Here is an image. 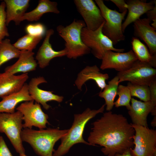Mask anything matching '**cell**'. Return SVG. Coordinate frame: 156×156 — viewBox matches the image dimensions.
I'll use <instances>...</instances> for the list:
<instances>
[{
    "label": "cell",
    "mask_w": 156,
    "mask_h": 156,
    "mask_svg": "<svg viewBox=\"0 0 156 156\" xmlns=\"http://www.w3.org/2000/svg\"><path fill=\"white\" fill-rule=\"evenodd\" d=\"M92 125L88 142L92 146H102L101 150L105 155L121 154L134 146L135 130L132 124L122 114L108 111Z\"/></svg>",
    "instance_id": "6da1fadb"
},
{
    "label": "cell",
    "mask_w": 156,
    "mask_h": 156,
    "mask_svg": "<svg viewBox=\"0 0 156 156\" xmlns=\"http://www.w3.org/2000/svg\"><path fill=\"white\" fill-rule=\"evenodd\" d=\"M68 129L49 128L35 130L25 128L21 133L22 141L29 144L40 156H53L55 143L67 133Z\"/></svg>",
    "instance_id": "7a4b0ae2"
},
{
    "label": "cell",
    "mask_w": 156,
    "mask_h": 156,
    "mask_svg": "<svg viewBox=\"0 0 156 156\" xmlns=\"http://www.w3.org/2000/svg\"><path fill=\"white\" fill-rule=\"evenodd\" d=\"M105 106V104L97 110H92L88 108L81 114H74L71 127L68 129L67 134L61 139V143L57 149L54 151L53 156H63L69 151L72 146L77 143L91 145L83 138L85 126L89 120L97 114L103 113Z\"/></svg>",
    "instance_id": "3957f363"
},
{
    "label": "cell",
    "mask_w": 156,
    "mask_h": 156,
    "mask_svg": "<svg viewBox=\"0 0 156 156\" xmlns=\"http://www.w3.org/2000/svg\"><path fill=\"white\" fill-rule=\"evenodd\" d=\"M85 27L83 21L75 19L66 26H57V31L65 42L68 58L76 59L90 53V49L83 43L81 38V30Z\"/></svg>",
    "instance_id": "277c9868"
},
{
    "label": "cell",
    "mask_w": 156,
    "mask_h": 156,
    "mask_svg": "<svg viewBox=\"0 0 156 156\" xmlns=\"http://www.w3.org/2000/svg\"><path fill=\"white\" fill-rule=\"evenodd\" d=\"M95 1L105 20L102 29L103 34L111 40L114 45L124 40L125 36L122 31V22L127 10L119 12L108 8L102 0H95Z\"/></svg>",
    "instance_id": "5b68a950"
},
{
    "label": "cell",
    "mask_w": 156,
    "mask_h": 156,
    "mask_svg": "<svg viewBox=\"0 0 156 156\" xmlns=\"http://www.w3.org/2000/svg\"><path fill=\"white\" fill-rule=\"evenodd\" d=\"M23 117L18 110L13 113L0 112V132L5 134L19 155L25 154L21 138Z\"/></svg>",
    "instance_id": "8992f818"
},
{
    "label": "cell",
    "mask_w": 156,
    "mask_h": 156,
    "mask_svg": "<svg viewBox=\"0 0 156 156\" xmlns=\"http://www.w3.org/2000/svg\"><path fill=\"white\" fill-rule=\"evenodd\" d=\"M104 23L94 31L89 30L85 27L82 29L81 34L83 43L90 49L95 57L100 60L108 50L120 52L125 51L123 49L115 48L111 40L103 34L102 29Z\"/></svg>",
    "instance_id": "52a82bcc"
},
{
    "label": "cell",
    "mask_w": 156,
    "mask_h": 156,
    "mask_svg": "<svg viewBox=\"0 0 156 156\" xmlns=\"http://www.w3.org/2000/svg\"><path fill=\"white\" fill-rule=\"evenodd\" d=\"M135 131L134 148L130 149L132 156H156V130L132 124Z\"/></svg>",
    "instance_id": "ba28073f"
},
{
    "label": "cell",
    "mask_w": 156,
    "mask_h": 156,
    "mask_svg": "<svg viewBox=\"0 0 156 156\" xmlns=\"http://www.w3.org/2000/svg\"><path fill=\"white\" fill-rule=\"evenodd\" d=\"M119 83L127 81L131 83L149 86L156 79V69L150 65L138 60L129 69L118 72L117 75Z\"/></svg>",
    "instance_id": "9c48e42d"
},
{
    "label": "cell",
    "mask_w": 156,
    "mask_h": 156,
    "mask_svg": "<svg viewBox=\"0 0 156 156\" xmlns=\"http://www.w3.org/2000/svg\"><path fill=\"white\" fill-rule=\"evenodd\" d=\"M34 101L33 100L25 101L16 108L23 115L24 122L23 127L31 129L34 126L39 129H44L47 124H49L48 115L42 111L39 103Z\"/></svg>",
    "instance_id": "30bf717a"
},
{
    "label": "cell",
    "mask_w": 156,
    "mask_h": 156,
    "mask_svg": "<svg viewBox=\"0 0 156 156\" xmlns=\"http://www.w3.org/2000/svg\"><path fill=\"white\" fill-rule=\"evenodd\" d=\"M73 1L88 29L95 30L105 22L100 9L93 1L74 0Z\"/></svg>",
    "instance_id": "8fae6325"
},
{
    "label": "cell",
    "mask_w": 156,
    "mask_h": 156,
    "mask_svg": "<svg viewBox=\"0 0 156 156\" xmlns=\"http://www.w3.org/2000/svg\"><path fill=\"white\" fill-rule=\"evenodd\" d=\"M101 60V69H114L118 72L127 70L138 60L132 50L126 52L108 50Z\"/></svg>",
    "instance_id": "7c38bea8"
},
{
    "label": "cell",
    "mask_w": 156,
    "mask_h": 156,
    "mask_svg": "<svg viewBox=\"0 0 156 156\" xmlns=\"http://www.w3.org/2000/svg\"><path fill=\"white\" fill-rule=\"evenodd\" d=\"M47 82L43 77L39 76L32 78L28 84L29 92L32 99L41 104L47 110L50 107L47 103V102L54 101L60 103L64 99L63 96L54 94L53 91L44 90L39 88V84Z\"/></svg>",
    "instance_id": "4fadbf2b"
},
{
    "label": "cell",
    "mask_w": 156,
    "mask_h": 156,
    "mask_svg": "<svg viewBox=\"0 0 156 156\" xmlns=\"http://www.w3.org/2000/svg\"><path fill=\"white\" fill-rule=\"evenodd\" d=\"M151 22L148 18L137 20L133 23L134 35L146 44L152 55L156 56V29L150 25Z\"/></svg>",
    "instance_id": "5bb4252c"
},
{
    "label": "cell",
    "mask_w": 156,
    "mask_h": 156,
    "mask_svg": "<svg viewBox=\"0 0 156 156\" xmlns=\"http://www.w3.org/2000/svg\"><path fill=\"white\" fill-rule=\"evenodd\" d=\"M54 32L52 29L47 30L44 39L37 53L36 59L41 68H44L48 66L51 60L54 58L62 57L67 55V51L65 48L58 51L53 49L50 39Z\"/></svg>",
    "instance_id": "9a60e30c"
},
{
    "label": "cell",
    "mask_w": 156,
    "mask_h": 156,
    "mask_svg": "<svg viewBox=\"0 0 156 156\" xmlns=\"http://www.w3.org/2000/svg\"><path fill=\"white\" fill-rule=\"evenodd\" d=\"M131 102V107L128 113L133 124L148 127L147 118L149 113L156 116V109L151 101L142 102L133 98Z\"/></svg>",
    "instance_id": "2e32d148"
},
{
    "label": "cell",
    "mask_w": 156,
    "mask_h": 156,
    "mask_svg": "<svg viewBox=\"0 0 156 156\" xmlns=\"http://www.w3.org/2000/svg\"><path fill=\"white\" fill-rule=\"evenodd\" d=\"M126 2L128 12L125 21L122 23L123 33L129 25L140 18L143 14L153 9L156 5V0L147 2L146 0H128Z\"/></svg>",
    "instance_id": "e0dca14e"
},
{
    "label": "cell",
    "mask_w": 156,
    "mask_h": 156,
    "mask_svg": "<svg viewBox=\"0 0 156 156\" xmlns=\"http://www.w3.org/2000/svg\"><path fill=\"white\" fill-rule=\"evenodd\" d=\"M29 78L27 73L16 75L0 73V97L20 90Z\"/></svg>",
    "instance_id": "ac0fdd59"
},
{
    "label": "cell",
    "mask_w": 156,
    "mask_h": 156,
    "mask_svg": "<svg viewBox=\"0 0 156 156\" xmlns=\"http://www.w3.org/2000/svg\"><path fill=\"white\" fill-rule=\"evenodd\" d=\"M109 77L107 74L101 73L96 65L87 66L78 73L75 84L78 89L81 90L82 86L86 81L93 80L102 91L106 85V81Z\"/></svg>",
    "instance_id": "d6986e66"
},
{
    "label": "cell",
    "mask_w": 156,
    "mask_h": 156,
    "mask_svg": "<svg viewBox=\"0 0 156 156\" xmlns=\"http://www.w3.org/2000/svg\"><path fill=\"white\" fill-rule=\"evenodd\" d=\"M5 4L6 23L7 26L11 21L19 25L29 6V0H4Z\"/></svg>",
    "instance_id": "ffe728a7"
},
{
    "label": "cell",
    "mask_w": 156,
    "mask_h": 156,
    "mask_svg": "<svg viewBox=\"0 0 156 156\" xmlns=\"http://www.w3.org/2000/svg\"><path fill=\"white\" fill-rule=\"evenodd\" d=\"M32 51L21 50L17 61L14 64L7 67L4 72L12 75L21 72L23 73L35 70L38 63L34 57Z\"/></svg>",
    "instance_id": "44dd1931"
},
{
    "label": "cell",
    "mask_w": 156,
    "mask_h": 156,
    "mask_svg": "<svg viewBox=\"0 0 156 156\" xmlns=\"http://www.w3.org/2000/svg\"><path fill=\"white\" fill-rule=\"evenodd\" d=\"M0 101V112L13 113L17 105L23 101L33 100L30 95L28 84L25 83L19 91L2 97Z\"/></svg>",
    "instance_id": "7402d4cb"
},
{
    "label": "cell",
    "mask_w": 156,
    "mask_h": 156,
    "mask_svg": "<svg viewBox=\"0 0 156 156\" xmlns=\"http://www.w3.org/2000/svg\"><path fill=\"white\" fill-rule=\"evenodd\" d=\"M57 5L56 2L49 0H40L35 8L25 13L22 18V21L24 20L30 22L38 21L43 14L48 13L59 14L60 11Z\"/></svg>",
    "instance_id": "603a6c76"
},
{
    "label": "cell",
    "mask_w": 156,
    "mask_h": 156,
    "mask_svg": "<svg viewBox=\"0 0 156 156\" xmlns=\"http://www.w3.org/2000/svg\"><path fill=\"white\" fill-rule=\"evenodd\" d=\"M131 44L132 50L138 60L156 68V56L152 55L146 46L137 38H132Z\"/></svg>",
    "instance_id": "cb8c5ba5"
},
{
    "label": "cell",
    "mask_w": 156,
    "mask_h": 156,
    "mask_svg": "<svg viewBox=\"0 0 156 156\" xmlns=\"http://www.w3.org/2000/svg\"><path fill=\"white\" fill-rule=\"evenodd\" d=\"M119 83V79L116 75L108 81L103 91L99 93V96L105 99L107 111H111L114 105V100L117 95Z\"/></svg>",
    "instance_id": "d4e9b609"
},
{
    "label": "cell",
    "mask_w": 156,
    "mask_h": 156,
    "mask_svg": "<svg viewBox=\"0 0 156 156\" xmlns=\"http://www.w3.org/2000/svg\"><path fill=\"white\" fill-rule=\"evenodd\" d=\"M21 51L15 48L8 38L0 43V67L4 64L14 58H18Z\"/></svg>",
    "instance_id": "484cf974"
},
{
    "label": "cell",
    "mask_w": 156,
    "mask_h": 156,
    "mask_svg": "<svg viewBox=\"0 0 156 156\" xmlns=\"http://www.w3.org/2000/svg\"><path fill=\"white\" fill-rule=\"evenodd\" d=\"M43 37L27 34L19 38L13 44L18 50L32 51L42 39Z\"/></svg>",
    "instance_id": "4316f807"
},
{
    "label": "cell",
    "mask_w": 156,
    "mask_h": 156,
    "mask_svg": "<svg viewBox=\"0 0 156 156\" xmlns=\"http://www.w3.org/2000/svg\"><path fill=\"white\" fill-rule=\"evenodd\" d=\"M127 86L131 96L137 97L144 102L150 100V92L148 86L134 84L129 82Z\"/></svg>",
    "instance_id": "83f0119b"
},
{
    "label": "cell",
    "mask_w": 156,
    "mask_h": 156,
    "mask_svg": "<svg viewBox=\"0 0 156 156\" xmlns=\"http://www.w3.org/2000/svg\"><path fill=\"white\" fill-rule=\"evenodd\" d=\"M117 95L119 97L114 102V104L116 107L121 106H125L129 110L131 107L130 102L131 96L130 90L127 87L122 85H118L117 91Z\"/></svg>",
    "instance_id": "f1b7e54d"
},
{
    "label": "cell",
    "mask_w": 156,
    "mask_h": 156,
    "mask_svg": "<svg viewBox=\"0 0 156 156\" xmlns=\"http://www.w3.org/2000/svg\"><path fill=\"white\" fill-rule=\"evenodd\" d=\"M5 4L3 1L0 4V43L5 37L9 36L6 23Z\"/></svg>",
    "instance_id": "f546056e"
},
{
    "label": "cell",
    "mask_w": 156,
    "mask_h": 156,
    "mask_svg": "<svg viewBox=\"0 0 156 156\" xmlns=\"http://www.w3.org/2000/svg\"><path fill=\"white\" fill-rule=\"evenodd\" d=\"M25 30L27 34L42 37L45 35L47 31L45 25L40 23L29 24L25 27Z\"/></svg>",
    "instance_id": "4dcf8cb0"
},
{
    "label": "cell",
    "mask_w": 156,
    "mask_h": 156,
    "mask_svg": "<svg viewBox=\"0 0 156 156\" xmlns=\"http://www.w3.org/2000/svg\"><path fill=\"white\" fill-rule=\"evenodd\" d=\"M150 92V101L156 109V79L152 81L148 86Z\"/></svg>",
    "instance_id": "1f68e13d"
},
{
    "label": "cell",
    "mask_w": 156,
    "mask_h": 156,
    "mask_svg": "<svg viewBox=\"0 0 156 156\" xmlns=\"http://www.w3.org/2000/svg\"><path fill=\"white\" fill-rule=\"evenodd\" d=\"M0 156H13L2 136H0Z\"/></svg>",
    "instance_id": "d6a6232c"
},
{
    "label": "cell",
    "mask_w": 156,
    "mask_h": 156,
    "mask_svg": "<svg viewBox=\"0 0 156 156\" xmlns=\"http://www.w3.org/2000/svg\"><path fill=\"white\" fill-rule=\"evenodd\" d=\"M147 18L153 23L151 24V26L156 29V5L154 8L146 13Z\"/></svg>",
    "instance_id": "836d02e7"
},
{
    "label": "cell",
    "mask_w": 156,
    "mask_h": 156,
    "mask_svg": "<svg viewBox=\"0 0 156 156\" xmlns=\"http://www.w3.org/2000/svg\"><path fill=\"white\" fill-rule=\"evenodd\" d=\"M110 1L116 6L120 12L122 13L127 10V4L126 1L124 0H111Z\"/></svg>",
    "instance_id": "e575fe53"
},
{
    "label": "cell",
    "mask_w": 156,
    "mask_h": 156,
    "mask_svg": "<svg viewBox=\"0 0 156 156\" xmlns=\"http://www.w3.org/2000/svg\"><path fill=\"white\" fill-rule=\"evenodd\" d=\"M130 149L125 151L123 153L121 154L116 153L114 156H132L130 153Z\"/></svg>",
    "instance_id": "d590c367"
},
{
    "label": "cell",
    "mask_w": 156,
    "mask_h": 156,
    "mask_svg": "<svg viewBox=\"0 0 156 156\" xmlns=\"http://www.w3.org/2000/svg\"><path fill=\"white\" fill-rule=\"evenodd\" d=\"M151 125L152 127H155L156 126V116H154L151 122Z\"/></svg>",
    "instance_id": "8d00e7d4"
},
{
    "label": "cell",
    "mask_w": 156,
    "mask_h": 156,
    "mask_svg": "<svg viewBox=\"0 0 156 156\" xmlns=\"http://www.w3.org/2000/svg\"><path fill=\"white\" fill-rule=\"evenodd\" d=\"M20 156H27L25 154H22L19 155Z\"/></svg>",
    "instance_id": "74e56055"
}]
</instances>
